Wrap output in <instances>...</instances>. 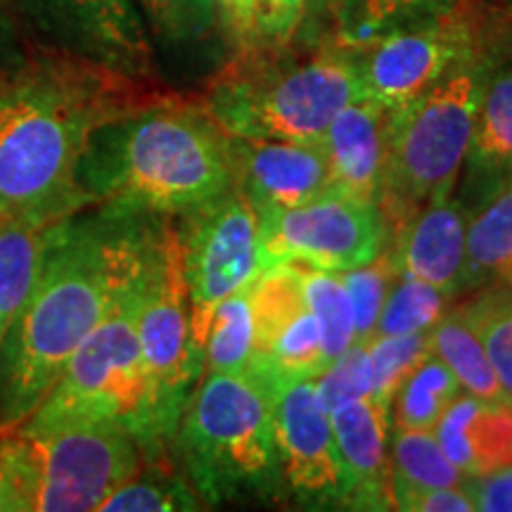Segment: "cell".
Masks as SVG:
<instances>
[{
  "mask_svg": "<svg viewBox=\"0 0 512 512\" xmlns=\"http://www.w3.org/2000/svg\"><path fill=\"white\" fill-rule=\"evenodd\" d=\"M53 221L0 219V328L8 330L34 290Z\"/></svg>",
  "mask_w": 512,
  "mask_h": 512,
  "instance_id": "cell-24",
  "label": "cell"
},
{
  "mask_svg": "<svg viewBox=\"0 0 512 512\" xmlns=\"http://www.w3.org/2000/svg\"><path fill=\"white\" fill-rule=\"evenodd\" d=\"M140 271L112 311L100 320L98 328L83 339L57 377L55 387L27 420H53L67 415L117 420L133 432L145 458L152 460L157 458V451L150 427V384L136 328Z\"/></svg>",
  "mask_w": 512,
  "mask_h": 512,
  "instance_id": "cell-9",
  "label": "cell"
},
{
  "mask_svg": "<svg viewBox=\"0 0 512 512\" xmlns=\"http://www.w3.org/2000/svg\"><path fill=\"white\" fill-rule=\"evenodd\" d=\"M290 264L297 266L306 304L316 316L325 358L332 363L354 344V313L342 278L339 273L320 271L302 261H290Z\"/></svg>",
  "mask_w": 512,
  "mask_h": 512,
  "instance_id": "cell-29",
  "label": "cell"
},
{
  "mask_svg": "<svg viewBox=\"0 0 512 512\" xmlns=\"http://www.w3.org/2000/svg\"><path fill=\"white\" fill-rule=\"evenodd\" d=\"M460 3L463 0H342L332 15V38L339 46H363L389 31L458 8Z\"/></svg>",
  "mask_w": 512,
  "mask_h": 512,
  "instance_id": "cell-26",
  "label": "cell"
},
{
  "mask_svg": "<svg viewBox=\"0 0 512 512\" xmlns=\"http://www.w3.org/2000/svg\"><path fill=\"white\" fill-rule=\"evenodd\" d=\"M164 221L83 207L50 223L34 290L0 342V432L41 406L83 339L136 280Z\"/></svg>",
  "mask_w": 512,
  "mask_h": 512,
  "instance_id": "cell-1",
  "label": "cell"
},
{
  "mask_svg": "<svg viewBox=\"0 0 512 512\" xmlns=\"http://www.w3.org/2000/svg\"><path fill=\"white\" fill-rule=\"evenodd\" d=\"M150 27L166 46H197L219 31L216 0H138Z\"/></svg>",
  "mask_w": 512,
  "mask_h": 512,
  "instance_id": "cell-35",
  "label": "cell"
},
{
  "mask_svg": "<svg viewBox=\"0 0 512 512\" xmlns=\"http://www.w3.org/2000/svg\"><path fill=\"white\" fill-rule=\"evenodd\" d=\"M430 344L432 354L451 368L465 394L479 396V399L510 401L482 339L460 306L448 309L437 320V325L430 330Z\"/></svg>",
  "mask_w": 512,
  "mask_h": 512,
  "instance_id": "cell-23",
  "label": "cell"
},
{
  "mask_svg": "<svg viewBox=\"0 0 512 512\" xmlns=\"http://www.w3.org/2000/svg\"><path fill=\"white\" fill-rule=\"evenodd\" d=\"M434 434L467 479L512 467V401L463 392L441 415Z\"/></svg>",
  "mask_w": 512,
  "mask_h": 512,
  "instance_id": "cell-20",
  "label": "cell"
},
{
  "mask_svg": "<svg viewBox=\"0 0 512 512\" xmlns=\"http://www.w3.org/2000/svg\"><path fill=\"white\" fill-rule=\"evenodd\" d=\"M498 53L484 38L420 98L389 112L377 202L387 240L432 202L451 197Z\"/></svg>",
  "mask_w": 512,
  "mask_h": 512,
  "instance_id": "cell-6",
  "label": "cell"
},
{
  "mask_svg": "<svg viewBox=\"0 0 512 512\" xmlns=\"http://www.w3.org/2000/svg\"><path fill=\"white\" fill-rule=\"evenodd\" d=\"M0 512H29V482L12 432H0Z\"/></svg>",
  "mask_w": 512,
  "mask_h": 512,
  "instance_id": "cell-38",
  "label": "cell"
},
{
  "mask_svg": "<svg viewBox=\"0 0 512 512\" xmlns=\"http://www.w3.org/2000/svg\"><path fill=\"white\" fill-rule=\"evenodd\" d=\"M387 247L380 207L330 190L299 207L259 216L264 268L302 261L320 271L342 273L375 259Z\"/></svg>",
  "mask_w": 512,
  "mask_h": 512,
  "instance_id": "cell-12",
  "label": "cell"
},
{
  "mask_svg": "<svg viewBox=\"0 0 512 512\" xmlns=\"http://www.w3.org/2000/svg\"><path fill=\"white\" fill-rule=\"evenodd\" d=\"M366 349L373 366V401L389 413L401 382L432 354L430 330L415 335H373Z\"/></svg>",
  "mask_w": 512,
  "mask_h": 512,
  "instance_id": "cell-33",
  "label": "cell"
},
{
  "mask_svg": "<svg viewBox=\"0 0 512 512\" xmlns=\"http://www.w3.org/2000/svg\"><path fill=\"white\" fill-rule=\"evenodd\" d=\"M223 29L238 46L245 50L259 43L256 36V8L259 0H216Z\"/></svg>",
  "mask_w": 512,
  "mask_h": 512,
  "instance_id": "cell-40",
  "label": "cell"
},
{
  "mask_svg": "<svg viewBox=\"0 0 512 512\" xmlns=\"http://www.w3.org/2000/svg\"><path fill=\"white\" fill-rule=\"evenodd\" d=\"M512 174V50L498 53L482 105H479L470 147L465 155V183L460 200L467 209L494 192Z\"/></svg>",
  "mask_w": 512,
  "mask_h": 512,
  "instance_id": "cell-21",
  "label": "cell"
},
{
  "mask_svg": "<svg viewBox=\"0 0 512 512\" xmlns=\"http://www.w3.org/2000/svg\"><path fill=\"white\" fill-rule=\"evenodd\" d=\"M249 304L254 316L249 368L264 377L273 392L287 382L316 380L330 366L297 266L287 261L264 268L249 287Z\"/></svg>",
  "mask_w": 512,
  "mask_h": 512,
  "instance_id": "cell-15",
  "label": "cell"
},
{
  "mask_svg": "<svg viewBox=\"0 0 512 512\" xmlns=\"http://www.w3.org/2000/svg\"><path fill=\"white\" fill-rule=\"evenodd\" d=\"M233 185L256 216L299 207L330 192L323 143L256 140L226 136Z\"/></svg>",
  "mask_w": 512,
  "mask_h": 512,
  "instance_id": "cell-16",
  "label": "cell"
},
{
  "mask_svg": "<svg viewBox=\"0 0 512 512\" xmlns=\"http://www.w3.org/2000/svg\"><path fill=\"white\" fill-rule=\"evenodd\" d=\"M394 510L408 512H475V498L467 482L453 486H437V489L413 491L401 496L394 503Z\"/></svg>",
  "mask_w": 512,
  "mask_h": 512,
  "instance_id": "cell-39",
  "label": "cell"
},
{
  "mask_svg": "<svg viewBox=\"0 0 512 512\" xmlns=\"http://www.w3.org/2000/svg\"><path fill=\"white\" fill-rule=\"evenodd\" d=\"M60 53L128 79L152 72V46L133 0H10Z\"/></svg>",
  "mask_w": 512,
  "mask_h": 512,
  "instance_id": "cell-13",
  "label": "cell"
},
{
  "mask_svg": "<svg viewBox=\"0 0 512 512\" xmlns=\"http://www.w3.org/2000/svg\"><path fill=\"white\" fill-rule=\"evenodd\" d=\"M3 335H5V330H3V328H0V342H3Z\"/></svg>",
  "mask_w": 512,
  "mask_h": 512,
  "instance_id": "cell-43",
  "label": "cell"
},
{
  "mask_svg": "<svg viewBox=\"0 0 512 512\" xmlns=\"http://www.w3.org/2000/svg\"><path fill=\"white\" fill-rule=\"evenodd\" d=\"M344 477L347 510H392L389 494V413L373 396L342 403L330 411Z\"/></svg>",
  "mask_w": 512,
  "mask_h": 512,
  "instance_id": "cell-18",
  "label": "cell"
},
{
  "mask_svg": "<svg viewBox=\"0 0 512 512\" xmlns=\"http://www.w3.org/2000/svg\"><path fill=\"white\" fill-rule=\"evenodd\" d=\"M475 508L482 512H512V467L498 470L494 475L467 479Z\"/></svg>",
  "mask_w": 512,
  "mask_h": 512,
  "instance_id": "cell-41",
  "label": "cell"
},
{
  "mask_svg": "<svg viewBox=\"0 0 512 512\" xmlns=\"http://www.w3.org/2000/svg\"><path fill=\"white\" fill-rule=\"evenodd\" d=\"M339 278H342L351 313H354V342H368L375 335L387 294L394 287L396 278H399L392 252L384 247L375 259L349 268V271H342Z\"/></svg>",
  "mask_w": 512,
  "mask_h": 512,
  "instance_id": "cell-34",
  "label": "cell"
},
{
  "mask_svg": "<svg viewBox=\"0 0 512 512\" xmlns=\"http://www.w3.org/2000/svg\"><path fill=\"white\" fill-rule=\"evenodd\" d=\"M136 328L150 384L152 441L157 456H162L174 441L185 403L204 370V356L192 342L181 240L169 219L159 228L140 271Z\"/></svg>",
  "mask_w": 512,
  "mask_h": 512,
  "instance_id": "cell-8",
  "label": "cell"
},
{
  "mask_svg": "<svg viewBox=\"0 0 512 512\" xmlns=\"http://www.w3.org/2000/svg\"><path fill=\"white\" fill-rule=\"evenodd\" d=\"M10 432L27 470L29 512L100 510L143 467V448L117 420L67 415Z\"/></svg>",
  "mask_w": 512,
  "mask_h": 512,
  "instance_id": "cell-7",
  "label": "cell"
},
{
  "mask_svg": "<svg viewBox=\"0 0 512 512\" xmlns=\"http://www.w3.org/2000/svg\"><path fill=\"white\" fill-rule=\"evenodd\" d=\"M342 3V0H306V15H335L337 5Z\"/></svg>",
  "mask_w": 512,
  "mask_h": 512,
  "instance_id": "cell-42",
  "label": "cell"
},
{
  "mask_svg": "<svg viewBox=\"0 0 512 512\" xmlns=\"http://www.w3.org/2000/svg\"><path fill=\"white\" fill-rule=\"evenodd\" d=\"M256 43L211 83L204 110L226 136L323 143L335 114L358 95L351 50L332 41L287 53Z\"/></svg>",
  "mask_w": 512,
  "mask_h": 512,
  "instance_id": "cell-5",
  "label": "cell"
},
{
  "mask_svg": "<svg viewBox=\"0 0 512 512\" xmlns=\"http://www.w3.org/2000/svg\"><path fill=\"white\" fill-rule=\"evenodd\" d=\"M249 287L216 306L204 342L202 373H245L254 358V316Z\"/></svg>",
  "mask_w": 512,
  "mask_h": 512,
  "instance_id": "cell-28",
  "label": "cell"
},
{
  "mask_svg": "<svg viewBox=\"0 0 512 512\" xmlns=\"http://www.w3.org/2000/svg\"><path fill=\"white\" fill-rule=\"evenodd\" d=\"M389 112L373 100L356 98L342 107L323 136L330 190L377 204L387 152Z\"/></svg>",
  "mask_w": 512,
  "mask_h": 512,
  "instance_id": "cell-19",
  "label": "cell"
},
{
  "mask_svg": "<svg viewBox=\"0 0 512 512\" xmlns=\"http://www.w3.org/2000/svg\"><path fill=\"white\" fill-rule=\"evenodd\" d=\"M512 285V174L470 211L460 294Z\"/></svg>",
  "mask_w": 512,
  "mask_h": 512,
  "instance_id": "cell-22",
  "label": "cell"
},
{
  "mask_svg": "<svg viewBox=\"0 0 512 512\" xmlns=\"http://www.w3.org/2000/svg\"><path fill=\"white\" fill-rule=\"evenodd\" d=\"M131 81L67 53L0 72V219L57 221L86 207L83 150L100 124L138 107Z\"/></svg>",
  "mask_w": 512,
  "mask_h": 512,
  "instance_id": "cell-2",
  "label": "cell"
},
{
  "mask_svg": "<svg viewBox=\"0 0 512 512\" xmlns=\"http://www.w3.org/2000/svg\"><path fill=\"white\" fill-rule=\"evenodd\" d=\"M467 477L448 460L434 430H401L392 434V465H389V494L394 503L413 491L463 484Z\"/></svg>",
  "mask_w": 512,
  "mask_h": 512,
  "instance_id": "cell-25",
  "label": "cell"
},
{
  "mask_svg": "<svg viewBox=\"0 0 512 512\" xmlns=\"http://www.w3.org/2000/svg\"><path fill=\"white\" fill-rule=\"evenodd\" d=\"M306 0H259L256 36L266 46H287L302 27Z\"/></svg>",
  "mask_w": 512,
  "mask_h": 512,
  "instance_id": "cell-37",
  "label": "cell"
},
{
  "mask_svg": "<svg viewBox=\"0 0 512 512\" xmlns=\"http://www.w3.org/2000/svg\"><path fill=\"white\" fill-rule=\"evenodd\" d=\"M313 382H316L320 406L328 413L342 403L373 396V366H370L366 342L351 344Z\"/></svg>",
  "mask_w": 512,
  "mask_h": 512,
  "instance_id": "cell-36",
  "label": "cell"
},
{
  "mask_svg": "<svg viewBox=\"0 0 512 512\" xmlns=\"http://www.w3.org/2000/svg\"><path fill=\"white\" fill-rule=\"evenodd\" d=\"M76 183L86 207L181 219L233 185L226 133L204 107L138 105L91 133Z\"/></svg>",
  "mask_w": 512,
  "mask_h": 512,
  "instance_id": "cell-3",
  "label": "cell"
},
{
  "mask_svg": "<svg viewBox=\"0 0 512 512\" xmlns=\"http://www.w3.org/2000/svg\"><path fill=\"white\" fill-rule=\"evenodd\" d=\"M273 430L287 494L302 508H347V477L316 382L297 380L275 389Z\"/></svg>",
  "mask_w": 512,
  "mask_h": 512,
  "instance_id": "cell-14",
  "label": "cell"
},
{
  "mask_svg": "<svg viewBox=\"0 0 512 512\" xmlns=\"http://www.w3.org/2000/svg\"><path fill=\"white\" fill-rule=\"evenodd\" d=\"M171 446L204 505L290 498L275 446L273 387L252 368L204 373Z\"/></svg>",
  "mask_w": 512,
  "mask_h": 512,
  "instance_id": "cell-4",
  "label": "cell"
},
{
  "mask_svg": "<svg viewBox=\"0 0 512 512\" xmlns=\"http://www.w3.org/2000/svg\"><path fill=\"white\" fill-rule=\"evenodd\" d=\"M453 297L439 287L399 275L382 306L375 335H415L427 332L451 309Z\"/></svg>",
  "mask_w": 512,
  "mask_h": 512,
  "instance_id": "cell-32",
  "label": "cell"
},
{
  "mask_svg": "<svg viewBox=\"0 0 512 512\" xmlns=\"http://www.w3.org/2000/svg\"><path fill=\"white\" fill-rule=\"evenodd\" d=\"M484 38L489 36L463 0L458 8L437 17L389 31L363 46H347L354 60L358 95L387 112L401 110Z\"/></svg>",
  "mask_w": 512,
  "mask_h": 512,
  "instance_id": "cell-11",
  "label": "cell"
},
{
  "mask_svg": "<svg viewBox=\"0 0 512 512\" xmlns=\"http://www.w3.org/2000/svg\"><path fill=\"white\" fill-rule=\"evenodd\" d=\"M467 219L470 209L460 197H444L422 209L387 240L396 273L430 283L456 299L463 285Z\"/></svg>",
  "mask_w": 512,
  "mask_h": 512,
  "instance_id": "cell-17",
  "label": "cell"
},
{
  "mask_svg": "<svg viewBox=\"0 0 512 512\" xmlns=\"http://www.w3.org/2000/svg\"><path fill=\"white\" fill-rule=\"evenodd\" d=\"M207 505L192 489L185 475L166 470L162 465L140 467V470L121 484L114 494L100 505V510L114 512H174L202 510Z\"/></svg>",
  "mask_w": 512,
  "mask_h": 512,
  "instance_id": "cell-30",
  "label": "cell"
},
{
  "mask_svg": "<svg viewBox=\"0 0 512 512\" xmlns=\"http://www.w3.org/2000/svg\"><path fill=\"white\" fill-rule=\"evenodd\" d=\"M460 394L463 389L451 368L439 356L430 354L401 382L389 420L401 430H434L446 408Z\"/></svg>",
  "mask_w": 512,
  "mask_h": 512,
  "instance_id": "cell-27",
  "label": "cell"
},
{
  "mask_svg": "<svg viewBox=\"0 0 512 512\" xmlns=\"http://www.w3.org/2000/svg\"><path fill=\"white\" fill-rule=\"evenodd\" d=\"M183 275L190 299L192 342L204 356V342L216 306L264 271L259 216L245 195L230 185L223 195L181 216Z\"/></svg>",
  "mask_w": 512,
  "mask_h": 512,
  "instance_id": "cell-10",
  "label": "cell"
},
{
  "mask_svg": "<svg viewBox=\"0 0 512 512\" xmlns=\"http://www.w3.org/2000/svg\"><path fill=\"white\" fill-rule=\"evenodd\" d=\"M460 309L477 330L498 380L512 401V285L472 292Z\"/></svg>",
  "mask_w": 512,
  "mask_h": 512,
  "instance_id": "cell-31",
  "label": "cell"
}]
</instances>
